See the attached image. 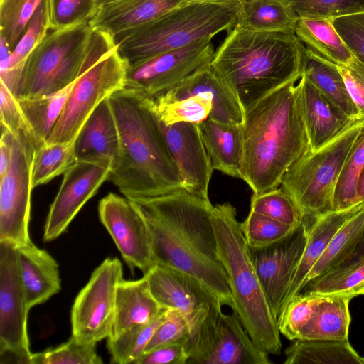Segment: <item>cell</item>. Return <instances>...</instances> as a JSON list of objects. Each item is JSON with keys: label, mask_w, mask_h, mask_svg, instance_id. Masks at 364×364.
Here are the masks:
<instances>
[{"label": "cell", "mask_w": 364, "mask_h": 364, "mask_svg": "<svg viewBox=\"0 0 364 364\" xmlns=\"http://www.w3.org/2000/svg\"><path fill=\"white\" fill-rule=\"evenodd\" d=\"M129 200L146 223L155 264L193 276L223 306L232 308L228 276L218 254L210 200L184 188Z\"/></svg>", "instance_id": "obj_1"}, {"label": "cell", "mask_w": 364, "mask_h": 364, "mask_svg": "<svg viewBox=\"0 0 364 364\" xmlns=\"http://www.w3.org/2000/svg\"><path fill=\"white\" fill-rule=\"evenodd\" d=\"M119 151L109 180L129 199L152 198L183 188L148 97L122 88L109 97Z\"/></svg>", "instance_id": "obj_2"}, {"label": "cell", "mask_w": 364, "mask_h": 364, "mask_svg": "<svg viewBox=\"0 0 364 364\" xmlns=\"http://www.w3.org/2000/svg\"><path fill=\"white\" fill-rule=\"evenodd\" d=\"M295 82L245 110L240 178L254 193L278 188L287 171L309 149Z\"/></svg>", "instance_id": "obj_3"}, {"label": "cell", "mask_w": 364, "mask_h": 364, "mask_svg": "<svg viewBox=\"0 0 364 364\" xmlns=\"http://www.w3.org/2000/svg\"><path fill=\"white\" fill-rule=\"evenodd\" d=\"M305 47L295 33L235 26L215 51L211 66L245 110L302 74Z\"/></svg>", "instance_id": "obj_4"}, {"label": "cell", "mask_w": 364, "mask_h": 364, "mask_svg": "<svg viewBox=\"0 0 364 364\" xmlns=\"http://www.w3.org/2000/svg\"><path fill=\"white\" fill-rule=\"evenodd\" d=\"M117 46L109 33L90 24L51 30L21 67L0 73L1 82L17 99H34L59 91Z\"/></svg>", "instance_id": "obj_5"}, {"label": "cell", "mask_w": 364, "mask_h": 364, "mask_svg": "<svg viewBox=\"0 0 364 364\" xmlns=\"http://www.w3.org/2000/svg\"><path fill=\"white\" fill-rule=\"evenodd\" d=\"M210 218L218 257L228 276L232 311L259 348L268 355L279 354L282 343L277 320L252 263L235 208L229 203L215 205Z\"/></svg>", "instance_id": "obj_6"}, {"label": "cell", "mask_w": 364, "mask_h": 364, "mask_svg": "<svg viewBox=\"0 0 364 364\" xmlns=\"http://www.w3.org/2000/svg\"><path fill=\"white\" fill-rule=\"evenodd\" d=\"M242 1L195 0L114 37L120 55L134 63L235 27Z\"/></svg>", "instance_id": "obj_7"}, {"label": "cell", "mask_w": 364, "mask_h": 364, "mask_svg": "<svg viewBox=\"0 0 364 364\" xmlns=\"http://www.w3.org/2000/svg\"><path fill=\"white\" fill-rule=\"evenodd\" d=\"M364 128L360 118L339 136L316 151L308 149L287 171L282 188L306 220L333 211V194L343 165Z\"/></svg>", "instance_id": "obj_8"}, {"label": "cell", "mask_w": 364, "mask_h": 364, "mask_svg": "<svg viewBox=\"0 0 364 364\" xmlns=\"http://www.w3.org/2000/svg\"><path fill=\"white\" fill-rule=\"evenodd\" d=\"M147 97L159 122L164 124H200L208 119L242 124L245 120L244 108L211 64L173 88Z\"/></svg>", "instance_id": "obj_9"}, {"label": "cell", "mask_w": 364, "mask_h": 364, "mask_svg": "<svg viewBox=\"0 0 364 364\" xmlns=\"http://www.w3.org/2000/svg\"><path fill=\"white\" fill-rule=\"evenodd\" d=\"M128 62L117 46L86 69L75 80L67 102L46 144H73L96 107L124 87Z\"/></svg>", "instance_id": "obj_10"}, {"label": "cell", "mask_w": 364, "mask_h": 364, "mask_svg": "<svg viewBox=\"0 0 364 364\" xmlns=\"http://www.w3.org/2000/svg\"><path fill=\"white\" fill-rule=\"evenodd\" d=\"M214 304L186 342V364H269L268 354L252 340L235 312Z\"/></svg>", "instance_id": "obj_11"}, {"label": "cell", "mask_w": 364, "mask_h": 364, "mask_svg": "<svg viewBox=\"0 0 364 364\" xmlns=\"http://www.w3.org/2000/svg\"><path fill=\"white\" fill-rule=\"evenodd\" d=\"M210 38L128 63L124 88L146 97L168 91L211 64L215 50Z\"/></svg>", "instance_id": "obj_12"}, {"label": "cell", "mask_w": 364, "mask_h": 364, "mask_svg": "<svg viewBox=\"0 0 364 364\" xmlns=\"http://www.w3.org/2000/svg\"><path fill=\"white\" fill-rule=\"evenodd\" d=\"M29 309L21 284L18 247L0 241V363L31 364Z\"/></svg>", "instance_id": "obj_13"}, {"label": "cell", "mask_w": 364, "mask_h": 364, "mask_svg": "<svg viewBox=\"0 0 364 364\" xmlns=\"http://www.w3.org/2000/svg\"><path fill=\"white\" fill-rule=\"evenodd\" d=\"M123 279L122 262L106 258L92 273L71 309L72 335L83 342L107 338L114 316L117 290Z\"/></svg>", "instance_id": "obj_14"}, {"label": "cell", "mask_w": 364, "mask_h": 364, "mask_svg": "<svg viewBox=\"0 0 364 364\" xmlns=\"http://www.w3.org/2000/svg\"><path fill=\"white\" fill-rule=\"evenodd\" d=\"M36 149L30 139L14 136L10 164L0 176V241L11 242L17 247L31 242V171Z\"/></svg>", "instance_id": "obj_15"}, {"label": "cell", "mask_w": 364, "mask_h": 364, "mask_svg": "<svg viewBox=\"0 0 364 364\" xmlns=\"http://www.w3.org/2000/svg\"><path fill=\"white\" fill-rule=\"evenodd\" d=\"M102 224L111 235L122 259L133 271L146 275L155 266L146 223L127 197L109 193L98 205Z\"/></svg>", "instance_id": "obj_16"}, {"label": "cell", "mask_w": 364, "mask_h": 364, "mask_svg": "<svg viewBox=\"0 0 364 364\" xmlns=\"http://www.w3.org/2000/svg\"><path fill=\"white\" fill-rule=\"evenodd\" d=\"M109 164L77 161L63 174L50 205L43 230V241L51 242L64 233L84 205L109 180Z\"/></svg>", "instance_id": "obj_17"}, {"label": "cell", "mask_w": 364, "mask_h": 364, "mask_svg": "<svg viewBox=\"0 0 364 364\" xmlns=\"http://www.w3.org/2000/svg\"><path fill=\"white\" fill-rule=\"evenodd\" d=\"M145 276L156 300L162 307L178 311L187 320L190 333L220 303L199 280L175 268L155 264Z\"/></svg>", "instance_id": "obj_18"}, {"label": "cell", "mask_w": 364, "mask_h": 364, "mask_svg": "<svg viewBox=\"0 0 364 364\" xmlns=\"http://www.w3.org/2000/svg\"><path fill=\"white\" fill-rule=\"evenodd\" d=\"M307 237L304 223L285 240L250 255L272 314L278 321L282 301L302 256Z\"/></svg>", "instance_id": "obj_19"}, {"label": "cell", "mask_w": 364, "mask_h": 364, "mask_svg": "<svg viewBox=\"0 0 364 364\" xmlns=\"http://www.w3.org/2000/svg\"><path fill=\"white\" fill-rule=\"evenodd\" d=\"M159 125L182 178L183 188L209 199L208 186L214 169L198 124L176 122L164 124L159 122Z\"/></svg>", "instance_id": "obj_20"}, {"label": "cell", "mask_w": 364, "mask_h": 364, "mask_svg": "<svg viewBox=\"0 0 364 364\" xmlns=\"http://www.w3.org/2000/svg\"><path fill=\"white\" fill-rule=\"evenodd\" d=\"M296 85L309 150L323 148L358 119L349 117L304 75Z\"/></svg>", "instance_id": "obj_21"}, {"label": "cell", "mask_w": 364, "mask_h": 364, "mask_svg": "<svg viewBox=\"0 0 364 364\" xmlns=\"http://www.w3.org/2000/svg\"><path fill=\"white\" fill-rule=\"evenodd\" d=\"M363 205L364 202L358 203L343 210L329 212L312 220H306L307 237L305 247L282 301L279 316L291 299L305 287L310 271L323 254L336 232Z\"/></svg>", "instance_id": "obj_22"}, {"label": "cell", "mask_w": 364, "mask_h": 364, "mask_svg": "<svg viewBox=\"0 0 364 364\" xmlns=\"http://www.w3.org/2000/svg\"><path fill=\"white\" fill-rule=\"evenodd\" d=\"M77 161L112 165L119 151V136L109 97L92 112L74 143Z\"/></svg>", "instance_id": "obj_23"}, {"label": "cell", "mask_w": 364, "mask_h": 364, "mask_svg": "<svg viewBox=\"0 0 364 364\" xmlns=\"http://www.w3.org/2000/svg\"><path fill=\"white\" fill-rule=\"evenodd\" d=\"M19 274L30 310L45 303L61 289L59 267L46 250L32 242L18 247Z\"/></svg>", "instance_id": "obj_24"}, {"label": "cell", "mask_w": 364, "mask_h": 364, "mask_svg": "<svg viewBox=\"0 0 364 364\" xmlns=\"http://www.w3.org/2000/svg\"><path fill=\"white\" fill-rule=\"evenodd\" d=\"M188 0H122L100 7L90 26L115 37L149 23Z\"/></svg>", "instance_id": "obj_25"}, {"label": "cell", "mask_w": 364, "mask_h": 364, "mask_svg": "<svg viewBox=\"0 0 364 364\" xmlns=\"http://www.w3.org/2000/svg\"><path fill=\"white\" fill-rule=\"evenodd\" d=\"M168 309L162 307L151 292L147 278L119 282L114 321L109 336L114 339L125 331L151 322Z\"/></svg>", "instance_id": "obj_26"}, {"label": "cell", "mask_w": 364, "mask_h": 364, "mask_svg": "<svg viewBox=\"0 0 364 364\" xmlns=\"http://www.w3.org/2000/svg\"><path fill=\"white\" fill-rule=\"evenodd\" d=\"M214 170L240 178L243 159L242 124L208 119L198 124Z\"/></svg>", "instance_id": "obj_27"}, {"label": "cell", "mask_w": 364, "mask_h": 364, "mask_svg": "<svg viewBox=\"0 0 364 364\" xmlns=\"http://www.w3.org/2000/svg\"><path fill=\"white\" fill-rule=\"evenodd\" d=\"M294 33L306 48L338 67L348 65L354 56L333 24V19L299 18Z\"/></svg>", "instance_id": "obj_28"}, {"label": "cell", "mask_w": 364, "mask_h": 364, "mask_svg": "<svg viewBox=\"0 0 364 364\" xmlns=\"http://www.w3.org/2000/svg\"><path fill=\"white\" fill-rule=\"evenodd\" d=\"M350 294L326 295L296 339L347 340L350 323Z\"/></svg>", "instance_id": "obj_29"}, {"label": "cell", "mask_w": 364, "mask_h": 364, "mask_svg": "<svg viewBox=\"0 0 364 364\" xmlns=\"http://www.w3.org/2000/svg\"><path fill=\"white\" fill-rule=\"evenodd\" d=\"M301 75L349 117L355 119L362 118L337 65L305 48Z\"/></svg>", "instance_id": "obj_30"}, {"label": "cell", "mask_w": 364, "mask_h": 364, "mask_svg": "<svg viewBox=\"0 0 364 364\" xmlns=\"http://www.w3.org/2000/svg\"><path fill=\"white\" fill-rule=\"evenodd\" d=\"M298 19L286 0H244L235 26L254 31L294 33Z\"/></svg>", "instance_id": "obj_31"}, {"label": "cell", "mask_w": 364, "mask_h": 364, "mask_svg": "<svg viewBox=\"0 0 364 364\" xmlns=\"http://www.w3.org/2000/svg\"><path fill=\"white\" fill-rule=\"evenodd\" d=\"M285 355V364H364L348 339H296Z\"/></svg>", "instance_id": "obj_32"}, {"label": "cell", "mask_w": 364, "mask_h": 364, "mask_svg": "<svg viewBox=\"0 0 364 364\" xmlns=\"http://www.w3.org/2000/svg\"><path fill=\"white\" fill-rule=\"evenodd\" d=\"M364 236V205L336 232L323 254L310 271L307 282L336 268L350 256Z\"/></svg>", "instance_id": "obj_33"}, {"label": "cell", "mask_w": 364, "mask_h": 364, "mask_svg": "<svg viewBox=\"0 0 364 364\" xmlns=\"http://www.w3.org/2000/svg\"><path fill=\"white\" fill-rule=\"evenodd\" d=\"M75 81L55 92L34 99H18L40 146L44 144L60 118Z\"/></svg>", "instance_id": "obj_34"}, {"label": "cell", "mask_w": 364, "mask_h": 364, "mask_svg": "<svg viewBox=\"0 0 364 364\" xmlns=\"http://www.w3.org/2000/svg\"><path fill=\"white\" fill-rule=\"evenodd\" d=\"M52 30V0H43L9 56L1 58L0 73L21 67L33 48Z\"/></svg>", "instance_id": "obj_35"}, {"label": "cell", "mask_w": 364, "mask_h": 364, "mask_svg": "<svg viewBox=\"0 0 364 364\" xmlns=\"http://www.w3.org/2000/svg\"><path fill=\"white\" fill-rule=\"evenodd\" d=\"M76 161L73 144L45 143L35 151L31 171L33 189L64 173Z\"/></svg>", "instance_id": "obj_36"}, {"label": "cell", "mask_w": 364, "mask_h": 364, "mask_svg": "<svg viewBox=\"0 0 364 364\" xmlns=\"http://www.w3.org/2000/svg\"><path fill=\"white\" fill-rule=\"evenodd\" d=\"M168 309L150 323L132 327L114 339H107L111 363L132 364L141 356L158 326L166 318Z\"/></svg>", "instance_id": "obj_37"}, {"label": "cell", "mask_w": 364, "mask_h": 364, "mask_svg": "<svg viewBox=\"0 0 364 364\" xmlns=\"http://www.w3.org/2000/svg\"><path fill=\"white\" fill-rule=\"evenodd\" d=\"M364 167V128L354 143L341 171L333 194V209L357 204V186Z\"/></svg>", "instance_id": "obj_38"}, {"label": "cell", "mask_w": 364, "mask_h": 364, "mask_svg": "<svg viewBox=\"0 0 364 364\" xmlns=\"http://www.w3.org/2000/svg\"><path fill=\"white\" fill-rule=\"evenodd\" d=\"M363 283L364 258L346 267L333 269L310 280L301 291L323 295L352 294V292Z\"/></svg>", "instance_id": "obj_39"}, {"label": "cell", "mask_w": 364, "mask_h": 364, "mask_svg": "<svg viewBox=\"0 0 364 364\" xmlns=\"http://www.w3.org/2000/svg\"><path fill=\"white\" fill-rule=\"evenodd\" d=\"M43 0H0V38L11 51Z\"/></svg>", "instance_id": "obj_40"}, {"label": "cell", "mask_w": 364, "mask_h": 364, "mask_svg": "<svg viewBox=\"0 0 364 364\" xmlns=\"http://www.w3.org/2000/svg\"><path fill=\"white\" fill-rule=\"evenodd\" d=\"M250 210L294 227L300 226L304 221L299 208L282 188L253 193Z\"/></svg>", "instance_id": "obj_41"}, {"label": "cell", "mask_w": 364, "mask_h": 364, "mask_svg": "<svg viewBox=\"0 0 364 364\" xmlns=\"http://www.w3.org/2000/svg\"><path fill=\"white\" fill-rule=\"evenodd\" d=\"M299 227L282 223L252 210L241 223L242 233L250 249L265 248L278 243L289 237Z\"/></svg>", "instance_id": "obj_42"}, {"label": "cell", "mask_w": 364, "mask_h": 364, "mask_svg": "<svg viewBox=\"0 0 364 364\" xmlns=\"http://www.w3.org/2000/svg\"><path fill=\"white\" fill-rule=\"evenodd\" d=\"M97 343L83 342L71 335L65 343L32 353L31 364H101Z\"/></svg>", "instance_id": "obj_43"}, {"label": "cell", "mask_w": 364, "mask_h": 364, "mask_svg": "<svg viewBox=\"0 0 364 364\" xmlns=\"http://www.w3.org/2000/svg\"><path fill=\"white\" fill-rule=\"evenodd\" d=\"M326 296L301 292L292 298L278 318L279 332L288 339H296L300 331Z\"/></svg>", "instance_id": "obj_44"}, {"label": "cell", "mask_w": 364, "mask_h": 364, "mask_svg": "<svg viewBox=\"0 0 364 364\" xmlns=\"http://www.w3.org/2000/svg\"><path fill=\"white\" fill-rule=\"evenodd\" d=\"M289 4L298 18L334 19L364 12V0H294Z\"/></svg>", "instance_id": "obj_45"}, {"label": "cell", "mask_w": 364, "mask_h": 364, "mask_svg": "<svg viewBox=\"0 0 364 364\" xmlns=\"http://www.w3.org/2000/svg\"><path fill=\"white\" fill-rule=\"evenodd\" d=\"M98 9L96 0H52V30L89 24Z\"/></svg>", "instance_id": "obj_46"}, {"label": "cell", "mask_w": 364, "mask_h": 364, "mask_svg": "<svg viewBox=\"0 0 364 364\" xmlns=\"http://www.w3.org/2000/svg\"><path fill=\"white\" fill-rule=\"evenodd\" d=\"M0 115L1 127L6 128L14 136L27 138L35 144L36 149L40 147L26 120L18 99L1 82Z\"/></svg>", "instance_id": "obj_47"}, {"label": "cell", "mask_w": 364, "mask_h": 364, "mask_svg": "<svg viewBox=\"0 0 364 364\" xmlns=\"http://www.w3.org/2000/svg\"><path fill=\"white\" fill-rule=\"evenodd\" d=\"M189 335L190 327L186 318L178 311L170 309L146 346L144 353L165 345L187 341Z\"/></svg>", "instance_id": "obj_48"}, {"label": "cell", "mask_w": 364, "mask_h": 364, "mask_svg": "<svg viewBox=\"0 0 364 364\" xmlns=\"http://www.w3.org/2000/svg\"><path fill=\"white\" fill-rule=\"evenodd\" d=\"M333 24L353 56L364 64V12L338 17Z\"/></svg>", "instance_id": "obj_49"}, {"label": "cell", "mask_w": 364, "mask_h": 364, "mask_svg": "<svg viewBox=\"0 0 364 364\" xmlns=\"http://www.w3.org/2000/svg\"><path fill=\"white\" fill-rule=\"evenodd\" d=\"M186 342L165 345L144 353L132 364H186Z\"/></svg>", "instance_id": "obj_50"}, {"label": "cell", "mask_w": 364, "mask_h": 364, "mask_svg": "<svg viewBox=\"0 0 364 364\" xmlns=\"http://www.w3.org/2000/svg\"><path fill=\"white\" fill-rule=\"evenodd\" d=\"M338 68L360 117L364 119V64L354 57L348 65Z\"/></svg>", "instance_id": "obj_51"}, {"label": "cell", "mask_w": 364, "mask_h": 364, "mask_svg": "<svg viewBox=\"0 0 364 364\" xmlns=\"http://www.w3.org/2000/svg\"><path fill=\"white\" fill-rule=\"evenodd\" d=\"M0 139V176L6 171L12 156L14 136L1 127Z\"/></svg>", "instance_id": "obj_52"}, {"label": "cell", "mask_w": 364, "mask_h": 364, "mask_svg": "<svg viewBox=\"0 0 364 364\" xmlns=\"http://www.w3.org/2000/svg\"><path fill=\"white\" fill-rule=\"evenodd\" d=\"M364 258V236L363 237L361 241L358 243L355 251L350 255V256L342 263L338 267H346L347 265L355 263L362 259Z\"/></svg>", "instance_id": "obj_53"}, {"label": "cell", "mask_w": 364, "mask_h": 364, "mask_svg": "<svg viewBox=\"0 0 364 364\" xmlns=\"http://www.w3.org/2000/svg\"><path fill=\"white\" fill-rule=\"evenodd\" d=\"M364 202V167L360 175L357 186V203Z\"/></svg>", "instance_id": "obj_54"}, {"label": "cell", "mask_w": 364, "mask_h": 364, "mask_svg": "<svg viewBox=\"0 0 364 364\" xmlns=\"http://www.w3.org/2000/svg\"><path fill=\"white\" fill-rule=\"evenodd\" d=\"M96 1H97L98 8L100 9L102 6L109 5L111 4H114V3L122 1V0H96Z\"/></svg>", "instance_id": "obj_55"}, {"label": "cell", "mask_w": 364, "mask_h": 364, "mask_svg": "<svg viewBox=\"0 0 364 364\" xmlns=\"http://www.w3.org/2000/svg\"><path fill=\"white\" fill-rule=\"evenodd\" d=\"M352 294H353L355 296L364 294V283H363L360 287L356 288L353 292Z\"/></svg>", "instance_id": "obj_56"}, {"label": "cell", "mask_w": 364, "mask_h": 364, "mask_svg": "<svg viewBox=\"0 0 364 364\" xmlns=\"http://www.w3.org/2000/svg\"><path fill=\"white\" fill-rule=\"evenodd\" d=\"M188 1H195V0H188ZM220 1H242L244 0H220Z\"/></svg>", "instance_id": "obj_57"}, {"label": "cell", "mask_w": 364, "mask_h": 364, "mask_svg": "<svg viewBox=\"0 0 364 364\" xmlns=\"http://www.w3.org/2000/svg\"><path fill=\"white\" fill-rule=\"evenodd\" d=\"M289 4L291 1H293L294 0H286Z\"/></svg>", "instance_id": "obj_58"}, {"label": "cell", "mask_w": 364, "mask_h": 364, "mask_svg": "<svg viewBox=\"0 0 364 364\" xmlns=\"http://www.w3.org/2000/svg\"><path fill=\"white\" fill-rule=\"evenodd\" d=\"M363 360H364V358H363Z\"/></svg>", "instance_id": "obj_59"}]
</instances>
